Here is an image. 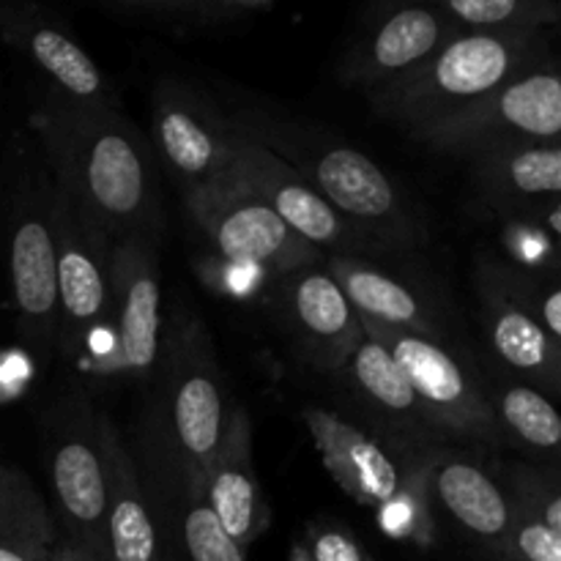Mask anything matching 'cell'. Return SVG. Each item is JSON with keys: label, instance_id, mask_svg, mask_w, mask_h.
Returning a JSON list of instances; mask_svg holds the SVG:
<instances>
[{"label": "cell", "instance_id": "1", "mask_svg": "<svg viewBox=\"0 0 561 561\" xmlns=\"http://www.w3.org/2000/svg\"><path fill=\"white\" fill-rule=\"evenodd\" d=\"M53 184L110 241L162 233L157 157L118 104H82L53 88L31 115Z\"/></svg>", "mask_w": 561, "mask_h": 561}, {"label": "cell", "instance_id": "2", "mask_svg": "<svg viewBox=\"0 0 561 561\" xmlns=\"http://www.w3.org/2000/svg\"><path fill=\"white\" fill-rule=\"evenodd\" d=\"M228 115L247 137L294 168L381 255L427 241L425 222L416 217L409 197L359 148L321 126L285 118L255 104L228 110Z\"/></svg>", "mask_w": 561, "mask_h": 561}, {"label": "cell", "instance_id": "3", "mask_svg": "<svg viewBox=\"0 0 561 561\" xmlns=\"http://www.w3.org/2000/svg\"><path fill=\"white\" fill-rule=\"evenodd\" d=\"M546 42V33H460L420 69L367 96L381 118L414 137L540 64Z\"/></svg>", "mask_w": 561, "mask_h": 561}, {"label": "cell", "instance_id": "4", "mask_svg": "<svg viewBox=\"0 0 561 561\" xmlns=\"http://www.w3.org/2000/svg\"><path fill=\"white\" fill-rule=\"evenodd\" d=\"M151 381H157V444L164 463L179 480H203L233 409L203 321L181 318L175 323Z\"/></svg>", "mask_w": 561, "mask_h": 561}, {"label": "cell", "instance_id": "5", "mask_svg": "<svg viewBox=\"0 0 561 561\" xmlns=\"http://www.w3.org/2000/svg\"><path fill=\"white\" fill-rule=\"evenodd\" d=\"M480 316L493 354L542 394L561 392V294L557 277L480 257L474 268Z\"/></svg>", "mask_w": 561, "mask_h": 561}, {"label": "cell", "instance_id": "6", "mask_svg": "<svg viewBox=\"0 0 561 561\" xmlns=\"http://www.w3.org/2000/svg\"><path fill=\"white\" fill-rule=\"evenodd\" d=\"M559 135L561 80L551 64L540 60L504 88L414 137L442 153L474 159L510 146L559 142Z\"/></svg>", "mask_w": 561, "mask_h": 561}, {"label": "cell", "instance_id": "7", "mask_svg": "<svg viewBox=\"0 0 561 561\" xmlns=\"http://www.w3.org/2000/svg\"><path fill=\"white\" fill-rule=\"evenodd\" d=\"M49 485L58 507V537L107 561L104 546V477L99 411L85 392L75 389L49 414Z\"/></svg>", "mask_w": 561, "mask_h": 561}, {"label": "cell", "instance_id": "8", "mask_svg": "<svg viewBox=\"0 0 561 561\" xmlns=\"http://www.w3.org/2000/svg\"><path fill=\"white\" fill-rule=\"evenodd\" d=\"M151 151L168 168L181 195L233 181L241 131L208 93L168 77L153 91Z\"/></svg>", "mask_w": 561, "mask_h": 561}, {"label": "cell", "instance_id": "9", "mask_svg": "<svg viewBox=\"0 0 561 561\" xmlns=\"http://www.w3.org/2000/svg\"><path fill=\"white\" fill-rule=\"evenodd\" d=\"M55 288L58 337L55 351L75 367H85L110 310V247L113 241L53 184Z\"/></svg>", "mask_w": 561, "mask_h": 561}, {"label": "cell", "instance_id": "10", "mask_svg": "<svg viewBox=\"0 0 561 561\" xmlns=\"http://www.w3.org/2000/svg\"><path fill=\"white\" fill-rule=\"evenodd\" d=\"M157 241L146 236L110 247V310L102 332L110 345L96 365L99 376L151 381L162 354V285Z\"/></svg>", "mask_w": 561, "mask_h": 561}, {"label": "cell", "instance_id": "11", "mask_svg": "<svg viewBox=\"0 0 561 561\" xmlns=\"http://www.w3.org/2000/svg\"><path fill=\"white\" fill-rule=\"evenodd\" d=\"M362 329L403 367L422 411L444 442L463 438L485 447L502 444L485 387L477 381L474 373L460 365L455 351L403 329L376 327L367 321H362Z\"/></svg>", "mask_w": 561, "mask_h": 561}, {"label": "cell", "instance_id": "12", "mask_svg": "<svg viewBox=\"0 0 561 561\" xmlns=\"http://www.w3.org/2000/svg\"><path fill=\"white\" fill-rule=\"evenodd\" d=\"M208 247L236 266L285 277L327 261L239 181L184 197Z\"/></svg>", "mask_w": 561, "mask_h": 561}, {"label": "cell", "instance_id": "13", "mask_svg": "<svg viewBox=\"0 0 561 561\" xmlns=\"http://www.w3.org/2000/svg\"><path fill=\"white\" fill-rule=\"evenodd\" d=\"M53 179H38L16 195L9 219V274L20 332L36 354L55 351L58 288H55Z\"/></svg>", "mask_w": 561, "mask_h": 561}, {"label": "cell", "instance_id": "14", "mask_svg": "<svg viewBox=\"0 0 561 561\" xmlns=\"http://www.w3.org/2000/svg\"><path fill=\"white\" fill-rule=\"evenodd\" d=\"M455 36H460V31L438 5L381 9L362 22L340 60L337 75L345 85L373 93L420 69Z\"/></svg>", "mask_w": 561, "mask_h": 561}, {"label": "cell", "instance_id": "15", "mask_svg": "<svg viewBox=\"0 0 561 561\" xmlns=\"http://www.w3.org/2000/svg\"><path fill=\"white\" fill-rule=\"evenodd\" d=\"M241 131V129H239ZM233 181L266 203L299 239L321 250L323 255H381L365 236L356 233L321 195L301 181L294 168L274 157L268 148L241 131L239 153H236Z\"/></svg>", "mask_w": 561, "mask_h": 561}, {"label": "cell", "instance_id": "16", "mask_svg": "<svg viewBox=\"0 0 561 561\" xmlns=\"http://www.w3.org/2000/svg\"><path fill=\"white\" fill-rule=\"evenodd\" d=\"M329 378H334L351 409L365 420L362 427L400 453L447 444L422 411L403 367L367 334L343 367Z\"/></svg>", "mask_w": 561, "mask_h": 561}, {"label": "cell", "instance_id": "17", "mask_svg": "<svg viewBox=\"0 0 561 561\" xmlns=\"http://www.w3.org/2000/svg\"><path fill=\"white\" fill-rule=\"evenodd\" d=\"M279 279V321L294 354L321 376H334L365 340L359 316L323 263Z\"/></svg>", "mask_w": 561, "mask_h": 561}, {"label": "cell", "instance_id": "18", "mask_svg": "<svg viewBox=\"0 0 561 561\" xmlns=\"http://www.w3.org/2000/svg\"><path fill=\"white\" fill-rule=\"evenodd\" d=\"M301 420L323 466L345 496L376 513L398 496L405 477V453L394 449L359 422L321 405H307Z\"/></svg>", "mask_w": 561, "mask_h": 561}, {"label": "cell", "instance_id": "19", "mask_svg": "<svg viewBox=\"0 0 561 561\" xmlns=\"http://www.w3.org/2000/svg\"><path fill=\"white\" fill-rule=\"evenodd\" d=\"M431 504L442 507L460 529L504 561L510 537V502L496 477L488 474L471 455L447 444H433L411 453Z\"/></svg>", "mask_w": 561, "mask_h": 561}, {"label": "cell", "instance_id": "20", "mask_svg": "<svg viewBox=\"0 0 561 561\" xmlns=\"http://www.w3.org/2000/svg\"><path fill=\"white\" fill-rule=\"evenodd\" d=\"M0 38L47 77L60 96L82 104H118L102 66L85 53L69 27L38 5H0Z\"/></svg>", "mask_w": 561, "mask_h": 561}, {"label": "cell", "instance_id": "21", "mask_svg": "<svg viewBox=\"0 0 561 561\" xmlns=\"http://www.w3.org/2000/svg\"><path fill=\"white\" fill-rule=\"evenodd\" d=\"M203 493L211 513L241 551L255 546L272 524V510L263 499L255 469L252 420L241 405L230 409L217 455L203 471Z\"/></svg>", "mask_w": 561, "mask_h": 561}, {"label": "cell", "instance_id": "22", "mask_svg": "<svg viewBox=\"0 0 561 561\" xmlns=\"http://www.w3.org/2000/svg\"><path fill=\"white\" fill-rule=\"evenodd\" d=\"M323 268L337 283V288L343 290L362 321L387 329H403V332L447 345L444 310L416 285L394 277L370 257L327 255Z\"/></svg>", "mask_w": 561, "mask_h": 561}, {"label": "cell", "instance_id": "23", "mask_svg": "<svg viewBox=\"0 0 561 561\" xmlns=\"http://www.w3.org/2000/svg\"><path fill=\"white\" fill-rule=\"evenodd\" d=\"M471 184L491 211L504 217L540 214L559 206L561 148L559 142L510 146L471 159Z\"/></svg>", "mask_w": 561, "mask_h": 561}, {"label": "cell", "instance_id": "24", "mask_svg": "<svg viewBox=\"0 0 561 561\" xmlns=\"http://www.w3.org/2000/svg\"><path fill=\"white\" fill-rule=\"evenodd\" d=\"M107 504H104V546L107 561H164L159 546L157 515L135 460L118 427L99 414Z\"/></svg>", "mask_w": 561, "mask_h": 561}, {"label": "cell", "instance_id": "25", "mask_svg": "<svg viewBox=\"0 0 561 561\" xmlns=\"http://www.w3.org/2000/svg\"><path fill=\"white\" fill-rule=\"evenodd\" d=\"M58 526L31 477L0 463V561H49Z\"/></svg>", "mask_w": 561, "mask_h": 561}, {"label": "cell", "instance_id": "26", "mask_svg": "<svg viewBox=\"0 0 561 561\" xmlns=\"http://www.w3.org/2000/svg\"><path fill=\"white\" fill-rule=\"evenodd\" d=\"M118 20L164 25L175 31H211L272 14V0H104Z\"/></svg>", "mask_w": 561, "mask_h": 561}, {"label": "cell", "instance_id": "27", "mask_svg": "<svg viewBox=\"0 0 561 561\" xmlns=\"http://www.w3.org/2000/svg\"><path fill=\"white\" fill-rule=\"evenodd\" d=\"M502 442L520 444L535 455L557 458L561 444V420L551 398L520 381L496 383L485 389Z\"/></svg>", "mask_w": 561, "mask_h": 561}, {"label": "cell", "instance_id": "28", "mask_svg": "<svg viewBox=\"0 0 561 561\" xmlns=\"http://www.w3.org/2000/svg\"><path fill=\"white\" fill-rule=\"evenodd\" d=\"M438 9L460 33H546L561 20L553 0H444Z\"/></svg>", "mask_w": 561, "mask_h": 561}, {"label": "cell", "instance_id": "29", "mask_svg": "<svg viewBox=\"0 0 561 561\" xmlns=\"http://www.w3.org/2000/svg\"><path fill=\"white\" fill-rule=\"evenodd\" d=\"M179 535L190 561H244V551L236 546L211 513L203 493V480H179Z\"/></svg>", "mask_w": 561, "mask_h": 561}, {"label": "cell", "instance_id": "30", "mask_svg": "<svg viewBox=\"0 0 561 561\" xmlns=\"http://www.w3.org/2000/svg\"><path fill=\"white\" fill-rule=\"evenodd\" d=\"M510 507L561 535V491L557 466L518 463L504 469V482H499Z\"/></svg>", "mask_w": 561, "mask_h": 561}, {"label": "cell", "instance_id": "31", "mask_svg": "<svg viewBox=\"0 0 561 561\" xmlns=\"http://www.w3.org/2000/svg\"><path fill=\"white\" fill-rule=\"evenodd\" d=\"M510 513L513 520H510L504 561H561V535H553L548 526L518 510L510 507Z\"/></svg>", "mask_w": 561, "mask_h": 561}, {"label": "cell", "instance_id": "32", "mask_svg": "<svg viewBox=\"0 0 561 561\" xmlns=\"http://www.w3.org/2000/svg\"><path fill=\"white\" fill-rule=\"evenodd\" d=\"M307 553H310V561H370L348 526L329 518L310 524Z\"/></svg>", "mask_w": 561, "mask_h": 561}, {"label": "cell", "instance_id": "33", "mask_svg": "<svg viewBox=\"0 0 561 561\" xmlns=\"http://www.w3.org/2000/svg\"><path fill=\"white\" fill-rule=\"evenodd\" d=\"M49 561H102V559H96L93 553L82 551V548L71 546V542L60 540V537H58V542H55L53 559H49Z\"/></svg>", "mask_w": 561, "mask_h": 561}]
</instances>
